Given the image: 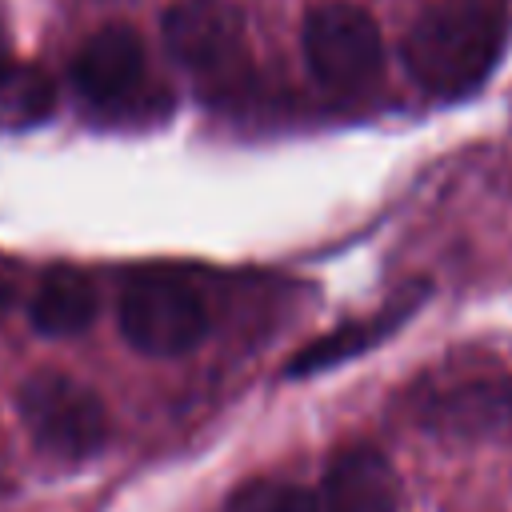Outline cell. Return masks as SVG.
I'll use <instances>...</instances> for the list:
<instances>
[{
  "label": "cell",
  "mask_w": 512,
  "mask_h": 512,
  "mask_svg": "<svg viewBox=\"0 0 512 512\" xmlns=\"http://www.w3.org/2000/svg\"><path fill=\"white\" fill-rule=\"evenodd\" d=\"M504 36L500 0H432L404 36V68L432 96H464L496 68Z\"/></svg>",
  "instance_id": "obj_1"
},
{
  "label": "cell",
  "mask_w": 512,
  "mask_h": 512,
  "mask_svg": "<svg viewBox=\"0 0 512 512\" xmlns=\"http://www.w3.org/2000/svg\"><path fill=\"white\" fill-rule=\"evenodd\" d=\"M164 44L208 96L236 92L248 80V32L228 0H176L164 12Z\"/></svg>",
  "instance_id": "obj_2"
},
{
  "label": "cell",
  "mask_w": 512,
  "mask_h": 512,
  "mask_svg": "<svg viewBox=\"0 0 512 512\" xmlns=\"http://www.w3.org/2000/svg\"><path fill=\"white\" fill-rule=\"evenodd\" d=\"M16 408L32 444L56 460L76 464L108 444V412L100 396L64 372H32L16 392Z\"/></svg>",
  "instance_id": "obj_3"
},
{
  "label": "cell",
  "mask_w": 512,
  "mask_h": 512,
  "mask_svg": "<svg viewBox=\"0 0 512 512\" xmlns=\"http://www.w3.org/2000/svg\"><path fill=\"white\" fill-rule=\"evenodd\" d=\"M116 324L124 340L144 356H184L208 332V308L200 292L172 272H140L120 288Z\"/></svg>",
  "instance_id": "obj_4"
},
{
  "label": "cell",
  "mask_w": 512,
  "mask_h": 512,
  "mask_svg": "<svg viewBox=\"0 0 512 512\" xmlns=\"http://www.w3.org/2000/svg\"><path fill=\"white\" fill-rule=\"evenodd\" d=\"M304 60L312 76L332 92L364 88L384 64V36L368 8L352 0L312 4L300 28Z\"/></svg>",
  "instance_id": "obj_5"
},
{
  "label": "cell",
  "mask_w": 512,
  "mask_h": 512,
  "mask_svg": "<svg viewBox=\"0 0 512 512\" xmlns=\"http://www.w3.org/2000/svg\"><path fill=\"white\" fill-rule=\"evenodd\" d=\"M416 420L436 436H512V376H472L448 388H432L416 400Z\"/></svg>",
  "instance_id": "obj_6"
},
{
  "label": "cell",
  "mask_w": 512,
  "mask_h": 512,
  "mask_svg": "<svg viewBox=\"0 0 512 512\" xmlns=\"http://www.w3.org/2000/svg\"><path fill=\"white\" fill-rule=\"evenodd\" d=\"M144 40L132 24L96 28L72 56V88L92 108H120L144 84Z\"/></svg>",
  "instance_id": "obj_7"
},
{
  "label": "cell",
  "mask_w": 512,
  "mask_h": 512,
  "mask_svg": "<svg viewBox=\"0 0 512 512\" xmlns=\"http://www.w3.org/2000/svg\"><path fill=\"white\" fill-rule=\"evenodd\" d=\"M320 512H400V480L372 444H344L320 484Z\"/></svg>",
  "instance_id": "obj_8"
},
{
  "label": "cell",
  "mask_w": 512,
  "mask_h": 512,
  "mask_svg": "<svg viewBox=\"0 0 512 512\" xmlns=\"http://www.w3.org/2000/svg\"><path fill=\"white\" fill-rule=\"evenodd\" d=\"M424 292H428V284H416L412 292H404L400 300H392L384 312L364 316V320H348V324L324 332L320 340H312L308 348H300V352L284 364V376H292V380H296V376H316V372H328V368H336V364H344V360H352V356L376 348L384 336H392L396 324H404V316L424 300Z\"/></svg>",
  "instance_id": "obj_9"
},
{
  "label": "cell",
  "mask_w": 512,
  "mask_h": 512,
  "mask_svg": "<svg viewBox=\"0 0 512 512\" xmlns=\"http://www.w3.org/2000/svg\"><path fill=\"white\" fill-rule=\"evenodd\" d=\"M96 284L76 268H52L28 296V320L40 336H80L96 320Z\"/></svg>",
  "instance_id": "obj_10"
},
{
  "label": "cell",
  "mask_w": 512,
  "mask_h": 512,
  "mask_svg": "<svg viewBox=\"0 0 512 512\" xmlns=\"http://www.w3.org/2000/svg\"><path fill=\"white\" fill-rule=\"evenodd\" d=\"M56 108V84L36 64H4L0 68V128H32L48 120Z\"/></svg>",
  "instance_id": "obj_11"
},
{
  "label": "cell",
  "mask_w": 512,
  "mask_h": 512,
  "mask_svg": "<svg viewBox=\"0 0 512 512\" xmlns=\"http://www.w3.org/2000/svg\"><path fill=\"white\" fill-rule=\"evenodd\" d=\"M224 512H320V500L292 480L276 476H252L240 488H232Z\"/></svg>",
  "instance_id": "obj_12"
},
{
  "label": "cell",
  "mask_w": 512,
  "mask_h": 512,
  "mask_svg": "<svg viewBox=\"0 0 512 512\" xmlns=\"http://www.w3.org/2000/svg\"><path fill=\"white\" fill-rule=\"evenodd\" d=\"M8 308H12V284L0 276V320L8 316Z\"/></svg>",
  "instance_id": "obj_13"
},
{
  "label": "cell",
  "mask_w": 512,
  "mask_h": 512,
  "mask_svg": "<svg viewBox=\"0 0 512 512\" xmlns=\"http://www.w3.org/2000/svg\"><path fill=\"white\" fill-rule=\"evenodd\" d=\"M8 60H12V56H8V36H4V28H0V68H4Z\"/></svg>",
  "instance_id": "obj_14"
}]
</instances>
